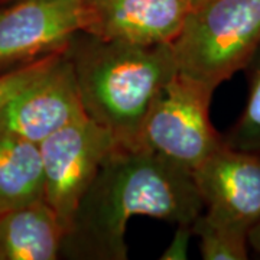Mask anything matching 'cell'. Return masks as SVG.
<instances>
[{
  "label": "cell",
  "instance_id": "1",
  "mask_svg": "<svg viewBox=\"0 0 260 260\" xmlns=\"http://www.w3.org/2000/svg\"><path fill=\"white\" fill-rule=\"evenodd\" d=\"M203 210L189 171L142 146L117 142L75 211L61 256L126 260L132 217L192 224Z\"/></svg>",
  "mask_w": 260,
  "mask_h": 260
},
{
  "label": "cell",
  "instance_id": "2",
  "mask_svg": "<svg viewBox=\"0 0 260 260\" xmlns=\"http://www.w3.org/2000/svg\"><path fill=\"white\" fill-rule=\"evenodd\" d=\"M67 54L87 116L119 143L136 145L150 106L178 73L171 44L139 45L78 32Z\"/></svg>",
  "mask_w": 260,
  "mask_h": 260
},
{
  "label": "cell",
  "instance_id": "3",
  "mask_svg": "<svg viewBox=\"0 0 260 260\" xmlns=\"http://www.w3.org/2000/svg\"><path fill=\"white\" fill-rule=\"evenodd\" d=\"M178 74L215 90L260 49V0H204L171 44Z\"/></svg>",
  "mask_w": 260,
  "mask_h": 260
},
{
  "label": "cell",
  "instance_id": "4",
  "mask_svg": "<svg viewBox=\"0 0 260 260\" xmlns=\"http://www.w3.org/2000/svg\"><path fill=\"white\" fill-rule=\"evenodd\" d=\"M213 93L177 73L150 106L136 145L192 172L224 143L210 120Z\"/></svg>",
  "mask_w": 260,
  "mask_h": 260
},
{
  "label": "cell",
  "instance_id": "5",
  "mask_svg": "<svg viewBox=\"0 0 260 260\" xmlns=\"http://www.w3.org/2000/svg\"><path fill=\"white\" fill-rule=\"evenodd\" d=\"M117 140L90 117L77 120L39 143L44 198L70 230L83 197Z\"/></svg>",
  "mask_w": 260,
  "mask_h": 260
},
{
  "label": "cell",
  "instance_id": "6",
  "mask_svg": "<svg viewBox=\"0 0 260 260\" xmlns=\"http://www.w3.org/2000/svg\"><path fill=\"white\" fill-rule=\"evenodd\" d=\"M84 22V0H12L0 6V73L65 51Z\"/></svg>",
  "mask_w": 260,
  "mask_h": 260
},
{
  "label": "cell",
  "instance_id": "7",
  "mask_svg": "<svg viewBox=\"0 0 260 260\" xmlns=\"http://www.w3.org/2000/svg\"><path fill=\"white\" fill-rule=\"evenodd\" d=\"M88 117L67 49L45 73L0 109V133L39 145L58 130Z\"/></svg>",
  "mask_w": 260,
  "mask_h": 260
},
{
  "label": "cell",
  "instance_id": "8",
  "mask_svg": "<svg viewBox=\"0 0 260 260\" xmlns=\"http://www.w3.org/2000/svg\"><path fill=\"white\" fill-rule=\"evenodd\" d=\"M191 174L203 211L246 230L260 221V153L223 143Z\"/></svg>",
  "mask_w": 260,
  "mask_h": 260
},
{
  "label": "cell",
  "instance_id": "9",
  "mask_svg": "<svg viewBox=\"0 0 260 260\" xmlns=\"http://www.w3.org/2000/svg\"><path fill=\"white\" fill-rule=\"evenodd\" d=\"M191 9V0H84L83 32L139 45L172 44Z\"/></svg>",
  "mask_w": 260,
  "mask_h": 260
},
{
  "label": "cell",
  "instance_id": "10",
  "mask_svg": "<svg viewBox=\"0 0 260 260\" xmlns=\"http://www.w3.org/2000/svg\"><path fill=\"white\" fill-rule=\"evenodd\" d=\"M67 227L45 198L0 215V260L61 257Z\"/></svg>",
  "mask_w": 260,
  "mask_h": 260
},
{
  "label": "cell",
  "instance_id": "11",
  "mask_svg": "<svg viewBox=\"0 0 260 260\" xmlns=\"http://www.w3.org/2000/svg\"><path fill=\"white\" fill-rule=\"evenodd\" d=\"M44 198L39 145L0 133V215Z\"/></svg>",
  "mask_w": 260,
  "mask_h": 260
},
{
  "label": "cell",
  "instance_id": "12",
  "mask_svg": "<svg viewBox=\"0 0 260 260\" xmlns=\"http://www.w3.org/2000/svg\"><path fill=\"white\" fill-rule=\"evenodd\" d=\"M194 236L200 239L204 260H246L249 230L218 220L205 211L192 221Z\"/></svg>",
  "mask_w": 260,
  "mask_h": 260
},
{
  "label": "cell",
  "instance_id": "13",
  "mask_svg": "<svg viewBox=\"0 0 260 260\" xmlns=\"http://www.w3.org/2000/svg\"><path fill=\"white\" fill-rule=\"evenodd\" d=\"M247 68L250 77L246 107L223 140L227 146L260 153V49Z\"/></svg>",
  "mask_w": 260,
  "mask_h": 260
},
{
  "label": "cell",
  "instance_id": "14",
  "mask_svg": "<svg viewBox=\"0 0 260 260\" xmlns=\"http://www.w3.org/2000/svg\"><path fill=\"white\" fill-rule=\"evenodd\" d=\"M64 52V51H62ZM62 52H56L52 55L44 56L38 61L29 62L13 70H8L0 73V109L9 102L10 99L19 93L23 87L32 83L42 73H45L51 65L55 62Z\"/></svg>",
  "mask_w": 260,
  "mask_h": 260
},
{
  "label": "cell",
  "instance_id": "15",
  "mask_svg": "<svg viewBox=\"0 0 260 260\" xmlns=\"http://www.w3.org/2000/svg\"><path fill=\"white\" fill-rule=\"evenodd\" d=\"M194 236L192 225L188 223L177 224V232L172 237V242L168 246V249L160 256L162 260H182L186 259L189 240Z\"/></svg>",
  "mask_w": 260,
  "mask_h": 260
},
{
  "label": "cell",
  "instance_id": "16",
  "mask_svg": "<svg viewBox=\"0 0 260 260\" xmlns=\"http://www.w3.org/2000/svg\"><path fill=\"white\" fill-rule=\"evenodd\" d=\"M249 244L260 256V221H257L249 230Z\"/></svg>",
  "mask_w": 260,
  "mask_h": 260
},
{
  "label": "cell",
  "instance_id": "17",
  "mask_svg": "<svg viewBox=\"0 0 260 260\" xmlns=\"http://www.w3.org/2000/svg\"><path fill=\"white\" fill-rule=\"evenodd\" d=\"M191 2H192V6H195V5H198V3H201L204 0H191Z\"/></svg>",
  "mask_w": 260,
  "mask_h": 260
}]
</instances>
